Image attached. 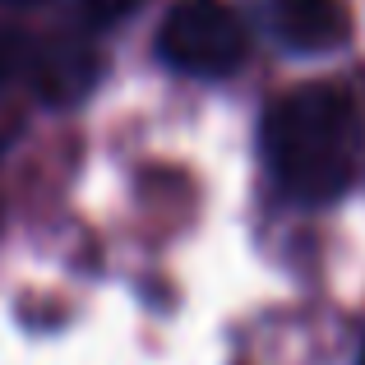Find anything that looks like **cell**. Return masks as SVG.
<instances>
[{
	"label": "cell",
	"instance_id": "5",
	"mask_svg": "<svg viewBox=\"0 0 365 365\" xmlns=\"http://www.w3.org/2000/svg\"><path fill=\"white\" fill-rule=\"evenodd\" d=\"M70 9L88 28H111V24H120V19H130L134 9H139V0H70Z\"/></svg>",
	"mask_w": 365,
	"mask_h": 365
},
{
	"label": "cell",
	"instance_id": "3",
	"mask_svg": "<svg viewBox=\"0 0 365 365\" xmlns=\"http://www.w3.org/2000/svg\"><path fill=\"white\" fill-rule=\"evenodd\" d=\"M264 24L282 51L324 56L351 37V14L342 0H264Z\"/></svg>",
	"mask_w": 365,
	"mask_h": 365
},
{
	"label": "cell",
	"instance_id": "1",
	"mask_svg": "<svg viewBox=\"0 0 365 365\" xmlns=\"http://www.w3.org/2000/svg\"><path fill=\"white\" fill-rule=\"evenodd\" d=\"M264 162L296 204H333L351 190L365 153V116L347 88L305 83L277 98L259 130Z\"/></svg>",
	"mask_w": 365,
	"mask_h": 365
},
{
	"label": "cell",
	"instance_id": "6",
	"mask_svg": "<svg viewBox=\"0 0 365 365\" xmlns=\"http://www.w3.org/2000/svg\"><path fill=\"white\" fill-rule=\"evenodd\" d=\"M0 5H28V0H0Z\"/></svg>",
	"mask_w": 365,
	"mask_h": 365
},
{
	"label": "cell",
	"instance_id": "7",
	"mask_svg": "<svg viewBox=\"0 0 365 365\" xmlns=\"http://www.w3.org/2000/svg\"><path fill=\"white\" fill-rule=\"evenodd\" d=\"M356 365H365V351H361V361H356Z\"/></svg>",
	"mask_w": 365,
	"mask_h": 365
},
{
	"label": "cell",
	"instance_id": "2",
	"mask_svg": "<svg viewBox=\"0 0 365 365\" xmlns=\"http://www.w3.org/2000/svg\"><path fill=\"white\" fill-rule=\"evenodd\" d=\"M245 24L222 0H180L158 33V56L190 79H227L245 61Z\"/></svg>",
	"mask_w": 365,
	"mask_h": 365
},
{
	"label": "cell",
	"instance_id": "4",
	"mask_svg": "<svg viewBox=\"0 0 365 365\" xmlns=\"http://www.w3.org/2000/svg\"><path fill=\"white\" fill-rule=\"evenodd\" d=\"M98 70H102V61L83 42H42V46L28 51V70L24 74L33 79L37 98L65 107V102L83 98V93L98 83Z\"/></svg>",
	"mask_w": 365,
	"mask_h": 365
}]
</instances>
